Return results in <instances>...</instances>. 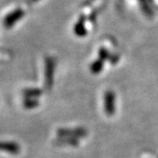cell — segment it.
<instances>
[{
	"instance_id": "6da1fadb",
	"label": "cell",
	"mask_w": 158,
	"mask_h": 158,
	"mask_svg": "<svg viewBox=\"0 0 158 158\" xmlns=\"http://www.w3.org/2000/svg\"><path fill=\"white\" fill-rule=\"evenodd\" d=\"M57 137H69L75 139L85 138L88 135V131L84 127L75 128H59L56 131Z\"/></svg>"
},
{
	"instance_id": "8992f818",
	"label": "cell",
	"mask_w": 158,
	"mask_h": 158,
	"mask_svg": "<svg viewBox=\"0 0 158 158\" xmlns=\"http://www.w3.org/2000/svg\"><path fill=\"white\" fill-rule=\"evenodd\" d=\"M53 64L49 63L48 65V68L46 70V82L45 85L48 89H50L53 85V76H54V68Z\"/></svg>"
},
{
	"instance_id": "ba28073f",
	"label": "cell",
	"mask_w": 158,
	"mask_h": 158,
	"mask_svg": "<svg viewBox=\"0 0 158 158\" xmlns=\"http://www.w3.org/2000/svg\"><path fill=\"white\" fill-rule=\"evenodd\" d=\"M42 94V90L40 89H27L23 91V95L26 98H35L37 97H40Z\"/></svg>"
},
{
	"instance_id": "52a82bcc",
	"label": "cell",
	"mask_w": 158,
	"mask_h": 158,
	"mask_svg": "<svg viewBox=\"0 0 158 158\" xmlns=\"http://www.w3.org/2000/svg\"><path fill=\"white\" fill-rule=\"evenodd\" d=\"M40 105L37 99L32 98H27L23 100V106L26 109H34Z\"/></svg>"
},
{
	"instance_id": "5b68a950",
	"label": "cell",
	"mask_w": 158,
	"mask_h": 158,
	"mask_svg": "<svg viewBox=\"0 0 158 158\" xmlns=\"http://www.w3.org/2000/svg\"><path fill=\"white\" fill-rule=\"evenodd\" d=\"M21 16V11L19 10H15V11L9 13L3 21V24L6 26V27H11L13 24L16 22L17 20L19 19V17Z\"/></svg>"
},
{
	"instance_id": "277c9868",
	"label": "cell",
	"mask_w": 158,
	"mask_h": 158,
	"mask_svg": "<svg viewBox=\"0 0 158 158\" xmlns=\"http://www.w3.org/2000/svg\"><path fill=\"white\" fill-rule=\"evenodd\" d=\"M54 142L56 145L58 146H70V147H77L79 144L78 139L69 138V137H57Z\"/></svg>"
},
{
	"instance_id": "7a4b0ae2",
	"label": "cell",
	"mask_w": 158,
	"mask_h": 158,
	"mask_svg": "<svg viewBox=\"0 0 158 158\" xmlns=\"http://www.w3.org/2000/svg\"><path fill=\"white\" fill-rule=\"evenodd\" d=\"M104 108L108 116H112L115 113V95L112 90H107L105 94Z\"/></svg>"
},
{
	"instance_id": "3957f363",
	"label": "cell",
	"mask_w": 158,
	"mask_h": 158,
	"mask_svg": "<svg viewBox=\"0 0 158 158\" xmlns=\"http://www.w3.org/2000/svg\"><path fill=\"white\" fill-rule=\"evenodd\" d=\"M20 146L15 141H0V152H5L12 156H16L20 153Z\"/></svg>"
}]
</instances>
